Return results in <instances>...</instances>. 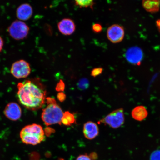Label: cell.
<instances>
[{
    "mask_svg": "<svg viewBox=\"0 0 160 160\" xmlns=\"http://www.w3.org/2000/svg\"><path fill=\"white\" fill-rule=\"evenodd\" d=\"M17 95L20 103L29 110L35 111L44 105L47 91L39 79L27 80L18 85Z\"/></svg>",
    "mask_w": 160,
    "mask_h": 160,
    "instance_id": "1",
    "label": "cell"
},
{
    "mask_svg": "<svg viewBox=\"0 0 160 160\" xmlns=\"http://www.w3.org/2000/svg\"><path fill=\"white\" fill-rule=\"evenodd\" d=\"M46 102L47 106L43 109L41 118L46 125L62 124L64 113L55 99L51 97L46 98Z\"/></svg>",
    "mask_w": 160,
    "mask_h": 160,
    "instance_id": "2",
    "label": "cell"
},
{
    "mask_svg": "<svg viewBox=\"0 0 160 160\" xmlns=\"http://www.w3.org/2000/svg\"><path fill=\"white\" fill-rule=\"evenodd\" d=\"M20 137L23 143L32 145L39 144L45 139L42 127L36 123L24 127L20 132Z\"/></svg>",
    "mask_w": 160,
    "mask_h": 160,
    "instance_id": "3",
    "label": "cell"
},
{
    "mask_svg": "<svg viewBox=\"0 0 160 160\" xmlns=\"http://www.w3.org/2000/svg\"><path fill=\"white\" fill-rule=\"evenodd\" d=\"M125 122L124 114L122 108L114 110L100 120L99 123L109 125L113 129H117L122 125Z\"/></svg>",
    "mask_w": 160,
    "mask_h": 160,
    "instance_id": "4",
    "label": "cell"
},
{
    "mask_svg": "<svg viewBox=\"0 0 160 160\" xmlns=\"http://www.w3.org/2000/svg\"><path fill=\"white\" fill-rule=\"evenodd\" d=\"M29 26L23 21L17 20L13 22L8 29L11 37L16 40H21L25 38L28 35Z\"/></svg>",
    "mask_w": 160,
    "mask_h": 160,
    "instance_id": "5",
    "label": "cell"
},
{
    "mask_svg": "<svg viewBox=\"0 0 160 160\" xmlns=\"http://www.w3.org/2000/svg\"><path fill=\"white\" fill-rule=\"evenodd\" d=\"M31 69L28 62L24 60H20L14 62L11 68V73L18 79L27 78L31 74Z\"/></svg>",
    "mask_w": 160,
    "mask_h": 160,
    "instance_id": "6",
    "label": "cell"
},
{
    "mask_svg": "<svg viewBox=\"0 0 160 160\" xmlns=\"http://www.w3.org/2000/svg\"><path fill=\"white\" fill-rule=\"evenodd\" d=\"M124 35V29L122 26L119 25H112L107 30L108 38L114 43H119L122 41Z\"/></svg>",
    "mask_w": 160,
    "mask_h": 160,
    "instance_id": "7",
    "label": "cell"
},
{
    "mask_svg": "<svg viewBox=\"0 0 160 160\" xmlns=\"http://www.w3.org/2000/svg\"><path fill=\"white\" fill-rule=\"evenodd\" d=\"M143 53L139 47L130 48L125 53V58L129 62L135 65H139L142 59Z\"/></svg>",
    "mask_w": 160,
    "mask_h": 160,
    "instance_id": "8",
    "label": "cell"
},
{
    "mask_svg": "<svg viewBox=\"0 0 160 160\" xmlns=\"http://www.w3.org/2000/svg\"><path fill=\"white\" fill-rule=\"evenodd\" d=\"M4 113L8 119L11 121H16L21 117L22 110L17 103L11 102L6 106Z\"/></svg>",
    "mask_w": 160,
    "mask_h": 160,
    "instance_id": "9",
    "label": "cell"
},
{
    "mask_svg": "<svg viewBox=\"0 0 160 160\" xmlns=\"http://www.w3.org/2000/svg\"><path fill=\"white\" fill-rule=\"evenodd\" d=\"M59 32L65 35H70L73 33L76 29L74 22L70 19H64L58 24Z\"/></svg>",
    "mask_w": 160,
    "mask_h": 160,
    "instance_id": "10",
    "label": "cell"
},
{
    "mask_svg": "<svg viewBox=\"0 0 160 160\" xmlns=\"http://www.w3.org/2000/svg\"><path fill=\"white\" fill-rule=\"evenodd\" d=\"M33 11L31 6L28 3L20 5L16 11V15L20 21H26L31 18Z\"/></svg>",
    "mask_w": 160,
    "mask_h": 160,
    "instance_id": "11",
    "label": "cell"
},
{
    "mask_svg": "<svg viewBox=\"0 0 160 160\" xmlns=\"http://www.w3.org/2000/svg\"><path fill=\"white\" fill-rule=\"evenodd\" d=\"M98 127L95 123L92 121L86 122L83 126V133L86 138L93 139L99 134Z\"/></svg>",
    "mask_w": 160,
    "mask_h": 160,
    "instance_id": "12",
    "label": "cell"
},
{
    "mask_svg": "<svg viewBox=\"0 0 160 160\" xmlns=\"http://www.w3.org/2000/svg\"><path fill=\"white\" fill-rule=\"evenodd\" d=\"M131 114L134 119L138 121H142L147 117L148 112L145 107L139 106L133 109Z\"/></svg>",
    "mask_w": 160,
    "mask_h": 160,
    "instance_id": "13",
    "label": "cell"
},
{
    "mask_svg": "<svg viewBox=\"0 0 160 160\" xmlns=\"http://www.w3.org/2000/svg\"><path fill=\"white\" fill-rule=\"evenodd\" d=\"M62 123L64 125L68 126L76 123L74 115L69 111L65 112L62 119Z\"/></svg>",
    "mask_w": 160,
    "mask_h": 160,
    "instance_id": "14",
    "label": "cell"
},
{
    "mask_svg": "<svg viewBox=\"0 0 160 160\" xmlns=\"http://www.w3.org/2000/svg\"><path fill=\"white\" fill-rule=\"evenodd\" d=\"M158 2L157 1H145V3H143V5L145 9L149 11H157L158 9L159 4Z\"/></svg>",
    "mask_w": 160,
    "mask_h": 160,
    "instance_id": "15",
    "label": "cell"
},
{
    "mask_svg": "<svg viewBox=\"0 0 160 160\" xmlns=\"http://www.w3.org/2000/svg\"><path fill=\"white\" fill-rule=\"evenodd\" d=\"M75 4L76 5L80 8L90 7L91 9H93V6L95 3L93 1H75Z\"/></svg>",
    "mask_w": 160,
    "mask_h": 160,
    "instance_id": "16",
    "label": "cell"
},
{
    "mask_svg": "<svg viewBox=\"0 0 160 160\" xmlns=\"http://www.w3.org/2000/svg\"><path fill=\"white\" fill-rule=\"evenodd\" d=\"M89 86V80L86 78L80 79L77 83V87L81 91H84L88 88Z\"/></svg>",
    "mask_w": 160,
    "mask_h": 160,
    "instance_id": "17",
    "label": "cell"
},
{
    "mask_svg": "<svg viewBox=\"0 0 160 160\" xmlns=\"http://www.w3.org/2000/svg\"><path fill=\"white\" fill-rule=\"evenodd\" d=\"M103 71V68L101 67L95 68L91 72V75L93 77H96L101 75Z\"/></svg>",
    "mask_w": 160,
    "mask_h": 160,
    "instance_id": "18",
    "label": "cell"
},
{
    "mask_svg": "<svg viewBox=\"0 0 160 160\" xmlns=\"http://www.w3.org/2000/svg\"><path fill=\"white\" fill-rule=\"evenodd\" d=\"M65 84L63 80H60L56 87V90L57 92H63L65 89Z\"/></svg>",
    "mask_w": 160,
    "mask_h": 160,
    "instance_id": "19",
    "label": "cell"
},
{
    "mask_svg": "<svg viewBox=\"0 0 160 160\" xmlns=\"http://www.w3.org/2000/svg\"><path fill=\"white\" fill-rule=\"evenodd\" d=\"M92 30L95 33H101L102 30V25L99 23H95L92 27Z\"/></svg>",
    "mask_w": 160,
    "mask_h": 160,
    "instance_id": "20",
    "label": "cell"
},
{
    "mask_svg": "<svg viewBox=\"0 0 160 160\" xmlns=\"http://www.w3.org/2000/svg\"><path fill=\"white\" fill-rule=\"evenodd\" d=\"M151 160H160V150L153 152L150 157Z\"/></svg>",
    "mask_w": 160,
    "mask_h": 160,
    "instance_id": "21",
    "label": "cell"
},
{
    "mask_svg": "<svg viewBox=\"0 0 160 160\" xmlns=\"http://www.w3.org/2000/svg\"><path fill=\"white\" fill-rule=\"evenodd\" d=\"M57 98L60 102H63L66 99V95L63 92H59L58 93Z\"/></svg>",
    "mask_w": 160,
    "mask_h": 160,
    "instance_id": "22",
    "label": "cell"
},
{
    "mask_svg": "<svg viewBox=\"0 0 160 160\" xmlns=\"http://www.w3.org/2000/svg\"><path fill=\"white\" fill-rule=\"evenodd\" d=\"M76 160H92L88 155H81L78 157Z\"/></svg>",
    "mask_w": 160,
    "mask_h": 160,
    "instance_id": "23",
    "label": "cell"
},
{
    "mask_svg": "<svg viewBox=\"0 0 160 160\" xmlns=\"http://www.w3.org/2000/svg\"><path fill=\"white\" fill-rule=\"evenodd\" d=\"M55 130L51 128H48L46 129L45 131V134L47 136H49L52 133H54Z\"/></svg>",
    "mask_w": 160,
    "mask_h": 160,
    "instance_id": "24",
    "label": "cell"
},
{
    "mask_svg": "<svg viewBox=\"0 0 160 160\" xmlns=\"http://www.w3.org/2000/svg\"><path fill=\"white\" fill-rule=\"evenodd\" d=\"M89 156L90 158H91L92 160H97L98 158V155L97 153L95 152H91Z\"/></svg>",
    "mask_w": 160,
    "mask_h": 160,
    "instance_id": "25",
    "label": "cell"
},
{
    "mask_svg": "<svg viewBox=\"0 0 160 160\" xmlns=\"http://www.w3.org/2000/svg\"><path fill=\"white\" fill-rule=\"evenodd\" d=\"M4 45V42L3 39L0 36V53L1 52L2 50Z\"/></svg>",
    "mask_w": 160,
    "mask_h": 160,
    "instance_id": "26",
    "label": "cell"
},
{
    "mask_svg": "<svg viewBox=\"0 0 160 160\" xmlns=\"http://www.w3.org/2000/svg\"><path fill=\"white\" fill-rule=\"evenodd\" d=\"M58 160H65L63 158H59L58 159Z\"/></svg>",
    "mask_w": 160,
    "mask_h": 160,
    "instance_id": "27",
    "label": "cell"
}]
</instances>
